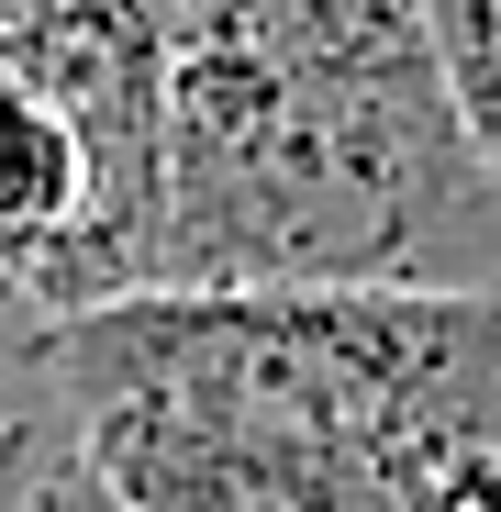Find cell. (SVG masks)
Segmentation results:
<instances>
[{
    "label": "cell",
    "instance_id": "obj_3",
    "mask_svg": "<svg viewBox=\"0 0 501 512\" xmlns=\"http://www.w3.org/2000/svg\"><path fill=\"white\" fill-rule=\"evenodd\" d=\"M167 45H179V0H0V56L45 90V112L78 134V167H90L78 312L145 290ZM78 312H67V323H78Z\"/></svg>",
    "mask_w": 501,
    "mask_h": 512
},
{
    "label": "cell",
    "instance_id": "obj_5",
    "mask_svg": "<svg viewBox=\"0 0 501 512\" xmlns=\"http://www.w3.org/2000/svg\"><path fill=\"white\" fill-rule=\"evenodd\" d=\"M424 12V45H435V78L457 101V134L479 156V179L501 201V0H412Z\"/></svg>",
    "mask_w": 501,
    "mask_h": 512
},
{
    "label": "cell",
    "instance_id": "obj_4",
    "mask_svg": "<svg viewBox=\"0 0 501 512\" xmlns=\"http://www.w3.org/2000/svg\"><path fill=\"white\" fill-rule=\"evenodd\" d=\"M78 234H90V167L45 90L0 56V301L45 323L78 312Z\"/></svg>",
    "mask_w": 501,
    "mask_h": 512
},
{
    "label": "cell",
    "instance_id": "obj_6",
    "mask_svg": "<svg viewBox=\"0 0 501 512\" xmlns=\"http://www.w3.org/2000/svg\"><path fill=\"white\" fill-rule=\"evenodd\" d=\"M12 512H112V501H101V479H90V468L67 457V468H45V479H34Z\"/></svg>",
    "mask_w": 501,
    "mask_h": 512
},
{
    "label": "cell",
    "instance_id": "obj_1",
    "mask_svg": "<svg viewBox=\"0 0 501 512\" xmlns=\"http://www.w3.org/2000/svg\"><path fill=\"white\" fill-rule=\"evenodd\" d=\"M56 390L112 512H501V290H134Z\"/></svg>",
    "mask_w": 501,
    "mask_h": 512
},
{
    "label": "cell",
    "instance_id": "obj_2",
    "mask_svg": "<svg viewBox=\"0 0 501 512\" xmlns=\"http://www.w3.org/2000/svg\"><path fill=\"white\" fill-rule=\"evenodd\" d=\"M145 290H501L412 0H179Z\"/></svg>",
    "mask_w": 501,
    "mask_h": 512
}]
</instances>
